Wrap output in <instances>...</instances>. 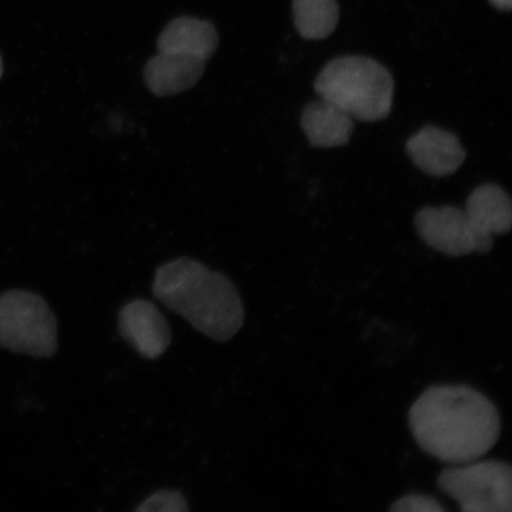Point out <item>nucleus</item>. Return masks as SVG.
Returning <instances> with one entry per match:
<instances>
[{
    "instance_id": "2",
    "label": "nucleus",
    "mask_w": 512,
    "mask_h": 512,
    "mask_svg": "<svg viewBox=\"0 0 512 512\" xmlns=\"http://www.w3.org/2000/svg\"><path fill=\"white\" fill-rule=\"evenodd\" d=\"M152 291L160 303L214 341L228 342L245 323L232 281L196 260L179 258L160 266Z\"/></svg>"
},
{
    "instance_id": "1",
    "label": "nucleus",
    "mask_w": 512,
    "mask_h": 512,
    "mask_svg": "<svg viewBox=\"0 0 512 512\" xmlns=\"http://www.w3.org/2000/svg\"><path fill=\"white\" fill-rule=\"evenodd\" d=\"M408 421L421 450L450 464H469L485 456L502 428L494 403L463 384L427 388L413 403Z\"/></svg>"
},
{
    "instance_id": "8",
    "label": "nucleus",
    "mask_w": 512,
    "mask_h": 512,
    "mask_svg": "<svg viewBox=\"0 0 512 512\" xmlns=\"http://www.w3.org/2000/svg\"><path fill=\"white\" fill-rule=\"evenodd\" d=\"M118 329L121 337L147 360H156L171 344L168 320L145 299L132 300L120 310Z\"/></svg>"
},
{
    "instance_id": "15",
    "label": "nucleus",
    "mask_w": 512,
    "mask_h": 512,
    "mask_svg": "<svg viewBox=\"0 0 512 512\" xmlns=\"http://www.w3.org/2000/svg\"><path fill=\"white\" fill-rule=\"evenodd\" d=\"M490 3L498 10L510 11L512 0H490Z\"/></svg>"
},
{
    "instance_id": "14",
    "label": "nucleus",
    "mask_w": 512,
    "mask_h": 512,
    "mask_svg": "<svg viewBox=\"0 0 512 512\" xmlns=\"http://www.w3.org/2000/svg\"><path fill=\"white\" fill-rule=\"evenodd\" d=\"M390 511L444 512L445 508L431 496L413 494L400 498L393 504Z\"/></svg>"
},
{
    "instance_id": "12",
    "label": "nucleus",
    "mask_w": 512,
    "mask_h": 512,
    "mask_svg": "<svg viewBox=\"0 0 512 512\" xmlns=\"http://www.w3.org/2000/svg\"><path fill=\"white\" fill-rule=\"evenodd\" d=\"M294 25L306 40H324L337 28L339 6L336 0H293Z\"/></svg>"
},
{
    "instance_id": "4",
    "label": "nucleus",
    "mask_w": 512,
    "mask_h": 512,
    "mask_svg": "<svg viewBox=\"0 0 512 512\" xmlns=\"http://www.w3.org/2000/svg\"><path fill=\"white\" fill-rule=\"evenodd\" d=\"M320 98L352 119L374 123L392 111L394 79L381 63L366 56H343L323 68L315 81Z\"/></svg>"
},
{
    "instance_id": "13",
    "label": "nucleus",
    "mask_w": 512,
    "mask_h": 512,
    "mask_svg": "<svg viewBox=\"0 0 512 512\" xmlns=\"http://www.w3.org/2000/svg\"><path fill=\"white\" fill-rule=\"evenodd\" d=\"M142 512H185L189 511L187 499L178 491H159L139 505Z\"/></svg>"
},
{
    "instance_id": "10",
    "label": "nucleus",
    "mask_w": 512,
    "mask_h": 512,
    "mask_svg": "<svg viewBox=\"0 0 512 512\" xmlns=\"http://www.w3.org/2000/svg\"><path fill=\"white\" fill-rule=\"evenodd\" d=\"M408 156L425 174L450 176L463 165L466 152L453 133L435 126L421 128L407 142Z\"/></svg>"
},
{
    "instance_id": "11",
    "label": "nucleus",
    "mask_w": 512,
    "mask_h": 512,
    "mask_svg": "<svg viewBox=\"0 0 512 512\" xmlns=\"http://www.w3.org/2000/svg\"><path fill=\"white\" fill-rule=\"evenodd\" d=\"M302 128L313 147L331 149L349 143L354 121L342 108L320 98L304 108Z\"/></svg>"
},
{
    "instance_id": "6",
    "label": "nucleus",
    "mask_w": 512,
    "mask_h": 512,
    "mask_svg": "<svg viewBox=\"0 0 512 512\" xmlns=\"http://www.w3.org/2000/svg\"><path fill=\"white\" fill-rule=\"evenodd\" d=\"M438 486L463 512L512 511V470L501 460L446 467Z\"/></svg>"
},
{
    "instance_id": "3",
    "label": "nucleus",
    "mask_w": 512,
    "mask_h": 512,
    "mask_svg": "<svg viewBox=\"0 0 512 512\" xmlns=\"http://www.w3.org/2000/svg\"><path fill=\"white\" fill-rule=\"evenodd\" d=\"M219 41L213 23L190 16L175 18L160 32L158 54L145 64L147 88L158 98L189 91L201 80Z\"/></svg>"
},
{
    "instance_id": "7",
    "label": "nucleus",
    "mask_w": 512,
    "mask_h": 512,
    "mask_svg": "<svg viewBox=\"0 0 512 512\" xmlns=\"http://www.w3.org/2000/svg\"><path fill=\"white\" fill-rule=\"evenodd\" d=\"M416 232L434 251L448 256L479 253L475 232L465 211L456 207H428L415 217Z\"/></svg>"
},
{
    "instance_id": "5",
    "label": "nucleus",
    "mask_w": 512,
    "mask_h": 512,
    "mask_svg": "<svg viewBox=\"0 0 512 512\" xmlns=\"http://www.w3.org/2000/svg\"><path fill=\"white\" fill-rule=\"evenodd\" d=\"M0 348L36 358L56 354L57 322L46 300L22 290L0 294Z\"/></svg>"
},
{
    "instance_id": "9",
    "label": "nucleus",
    "mask_w": 512,
    "mask_h": 512,
    "mask_svg": "<svg viewBox=\"0 0 512 512\" xmlns=\"http://www.w3.org/2000/svg\"><path fill=\"white\" fill-rule=\"evenodd\" d=\"M465 214L475 232L479 253H488L494 246V236L507 234L511 229L510 196L496 184H483L467 198Z\"/></svg>"
},
{
    "instance_id": "16",
    "label": "nucleus",
    "mask_w": 512,
    "mask_h": 512,
    "mask_svg": "<svg viewBox=\"0 0 512 512\" xmlns=\"http://www.w3.org/2000/svg\"><path fill=\"white\" fill-rule=\"evenodd\" d=\"M2 75H3V61H2V57H0V79H2Z\"/></svg>"
}]
</instances>
